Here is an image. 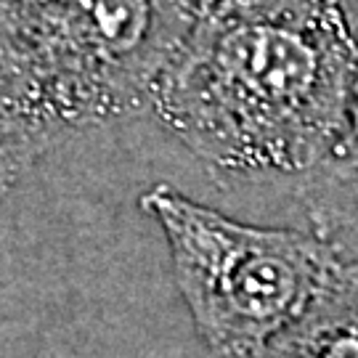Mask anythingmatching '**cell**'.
Wrapping results in <instances>:
<instances>
[{
    "mask_svg": "<svg viewBox=\"0 0 358 358\" xmlns=\"http://www.w3.org/2000/svg\"><path fill=\"white\" fill-rule=\"evenodd\" d=\"M192 13L152 115L210 170L303 178L337 149L358 83L343 0H229Z\"/></svg>",
    "mask_w": 358,
    "mask_h": 358,
    "instance_id": "1",
    "label": "cell"
},
{
    "mask_svg": "<svg viewBox=\"0 0 358 358\" xmlns=\"http://www.w3.org/2000/svg\"><path fill=\"white\" fill-rule=\"evenodd\" d=\"M300 199L310 231L343 260L358 257V83L343 138L316 170L300 178Z\"/></svg>",
    "mask_w": 358,
    "mask_h": 358,
    "instance_id": "4",
    "label": "cell"
},
{
    "mask_svg": "<svg viewBox=\"0 0 358 358\" xmlns=\"http://www.w3.org/2000/svg\"><path fill=\"white\" fill-rule=\"evenodd\" d=\"M189 24L180 0H0V99L53 146L138 117Z\"/></svg>",
    "mask_w": 358,
    "mask_h": 358,
    "instance_id": "2",
    "label": "cell"
},
{
    "mask_svg": "<svg viewBox=\"0 0 358 358\" xmlns=\"http://www.w3.org/2000/svg\"><path fill=\"white\" fill-rule=\"evenodd\" d=\"M189 11H199V8H207V6H215V3H229V0H180Z\"/></svg>",
    "mask_w": 358,
    "mask_h": 358,
    "instance_id": "7",
    "label": "cell"
},
{
    "mask_svg": "<svg viewBox=\"0 0 358 358\" xmlns=\"http://www.w3.org/2000/svg\"><path fill=\"white\" fill-rule=\"evenodd\" d=\"M141 207L167 239L176 284L210 358H247L313 306L345 260L313 231L263 229L157 183Z\"/></svg>",
    "mask_w": 358,
    "mask_h": 358,
    "instance_id": "3",
    "label": "cell"
},
{
    "mask_svg": "<svg viewBox=\"0 0 358 358\" xmlns=\"http://www.w3.org/2000/svg\"><path fill=\"white\" fill-rule=\"evenodd\" d=\"M247 358H358V257L334 271L292 327Z\"/></svg>",
    "mask_w": 358,
    "mask_h": 358,
    "instance_id": "5",
    "label": "cell"
},
{
    "mask_svg": "<svg viewBox=\"0 0 358 358\" xmlns=\"http://www.w3.org/2000/svg\"><path fill=\"white\" fill-rule=\"evenodd\" d=\"M53 143L0 99V196L11 192Z\"/></svg>",
    "mask_w": 358,
    "mask_h": 358,
    "instance_id": "6",
    "label": "cell"
}]
</instances>
